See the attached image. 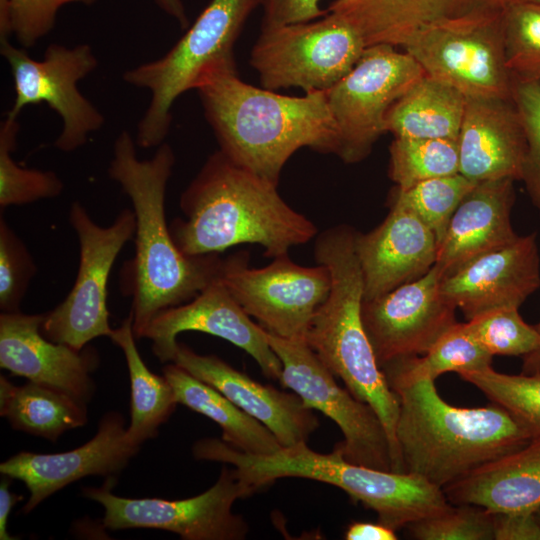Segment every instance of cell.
Listing matches in <instances>:
<instances>
[{
    "label": "cell",
    "mask_w": 540,
    "mask_h": 540,
    "mask_svg": "<svg viewBox=\"0 0 540 540\" xmlns=\"http://www.w3.org/2000/svg\"><path fill=\"white\" fill-rule=\"evenodd\" d=\"M136 141L124 130L114 141L108 174L132 203L135 255L122 269V288L131 297L133 332L143 338L161 311L196 297L219 275V254L190 256L175 244L166 221L165 199L175 154L167 143L140 160Z\"/></svg>",
    "instance_id": "obj_1"
},
{
    "label": "cell",
    "mask_w": 540,
    "mask_h": 540,
    "mask_svg": "<svg viewBox=\"0 0 540 540\" xmlns=\"http://www.w3.org/2000/svg\"><path fill=\"white\" fill-rule=\"evenodd\" d=\"M196 89L220 151L277 186L284 165L300 148L336 154L325 91L278 94L242 81L235 65L209 72Z\"/></svg>",
    "instance_id": "obj_2"
},
{
    "label": "cell",
    "mask_w": 540,
    "mask_h": 540,
    "mask_svg": "<svg viewBox=\"0 0 540 540\" xmlns=\"http://www.w3.org/2000/svg\"><path fill=\"white\" fill-rule=\"evenodd\" d=\"M180 209L184 217L169 227L176 246L190 256L219 254L250 243L275 258L318 234L315 224L281 197L277 185L220 150L207 158L183 191Z\"/></svg>",
    "instance_id": "obj_3"
},
{
    "label": "cell",
    "mask_w": 540,
    "mask_h": 540,
    "mask_svg": "<svg viewBox=\"0 0 540 540\" xmlns=\"http://www.w3.org/2000/svg\"><path fill=\"white\" fill-rule=\"evenodd\" d=\"M387 381L400 403L395 435L404 471L440 488L534 438L514 415L496 403L456 407L442 399L435 380Z\"/></svg>",
    "instance_id": "obj_4"
},
{
    "label": "cell",
    "mask_w": 540,
    "mask_h": 540,
    "mask_svg": "<svg viewBox=\"0 0 540 540\" xmlns=\"http://www.w3.org/2000/svg\"><path fill=\"white\" fill-rule=\"evenodd\" d=\"M355 235L342 224L315 238L314 257L329 269L331 289L311 319L305 342L354 397L375 410L389 437L392 471L405 472L395 435L399 399L377 362L362 321L364 285Z\"/></svg>",
    "instance_id": "obj_5"
},
{
    "label": "cell",
    "mask_w": 540,
    "mask_h": 540,
    "mask_svg": "<svg viewBox=\"0 0 540 540\" xmlns=\"http://www.w3.org/2000/svg\"><path fill=\"white\" fill-rule=\"evenodd\" d=\"M192 453L197 460L232 465L240 480L254 492L289 477L336 486L354 501L373 510L378 522L394 530L406 528L451 505L443 489L423 477L351 463L337 447L323 454L302 442L260 456L244 453L222 439L203 438L194 443Z\"/></svg>",
    "instance_id": "obj_6"
},
{
    "label": "cell",
    "mask_w": 540,
    "mask_h": 540,
    "mask_svg": "<svg viewBox=\"0 0 540 540\" xmlns=\"http://www.w3.org/2000/svg\"><path fill=\"white\" fill-rule=\"evenodd\" d=\"M257 0H211L182 38L161 58L128 69L123 80L151 92L137 124L136 144L158 147L166 138L176 99L218 68L235 65L233 46Z\"/></svg>",
    "instance_id": "obj_7"
},
{
    "label": "cell",
    "mask_w": 540,
    "mask_h": 540,
    "mask_svg": "<svg viewBox=\"0 0 540 540\" xmlns=\"http://www.w3.org/2000/svg\"><path fill=\"white\" fill-rule=\"evenodd\" d=\"M366 47L347 21L329 12L308 22L262 26L250 63L263 88L327 91L351 71Z\"/></svg>",
    "instance_id": "obj_8"
},
{
    "label": "cell",
    "mask_w": 540,
    "mask_h": 540,
    "mask_svg": "<svg viewBox=\"0 0 540 540\" xmlns=\"http://www.w3.org/2000/svg\"><path fill=\"white\" fill-rule=\"evenodd\" d=\"M68 219L79 241L77 276L66 298L44 313L40 329L47 339L82 350L113 331L107 307L109 276L122 248L134 238L136 219L126 208L112 224L100 226L78 201L71 204Z\"/></svg>",
    "instance_id": "obj_9"
},
{
    "label": "cell",
    "mask_w": 540,
    "mask_h": 540,
    "mask_svg": "<svg viewBox=\"0 0 540 540\" xmlns=\"http://www.w3.org/2000/svg\"><path fill=\"white\" fill-rule=\"evenodd\" d=\"M425 75L406 51L367 46L351 71L325 91L337 133L336 155L346 163L366 158L385 133L390 107Z\"/></svg>",
    "instance_id": "obj_10"
},
{
    "label": "cell",
    "mask_w": 540,
    "mask_h": 540,
    "mask_svg": "<svg viewBox=\"0 0 540 540\" xmlns=\"http://www.w3.org/2000/svg\"><path fill=\"white\" fill-rule=\"evenodd\" d=\"M116 477H107L100 487H84L85 497L104 507L103 525L111 530L150 528L178 534L185 540H243L249 532L246 520L233 512L237 499L254 494L223 466L213 486L182 500L125 498L112 493Z\"/></svg>",
    "instance_id": "obj_11"
},
{
    "label": "cell",
    "mask_w": 540,
    "mask_h": 540,
    "mask_svg": "<svg viewBox=\"0 0 540 540\" xmlns=\"http://www.w3.org/2000/svg\"><path fill=\"white\" fill-rule=\"evenodd\" d=\"M0 52L9 64L15 90L6 116L18 118L25 106L46 103L62 120V131L54 142L62 152L79 149L103 126V114L78 88V82L98 66L89 44L68 48L51 43L43 58L35 60L24 48L0 39Z\"/></svg>",
    "instance_id": "obj_12"
},
{
    "label": "cell",
    "mask_w": 540,
    "mask_h": 540,
    "mask_svg": "<svg viewBox=\"0 0 540 540\" xmlns=\"http://www.w3.org/2000/svg\"><path fill=\"white\" fill-rule=\"evenodd\" d=\"M248 260L245 251L222 259L219 280L265 330L284 339L305 341L311 319L331 289L327 266H301L288 254L261 268H250Z\"/></svg>",
    "instance_id": "obj_13"
},
{
    "label": "cell",
    "mask_w": 540,
    "mask_h": 540,
    "mask_svg": "<svg viewBox=\"0 0 540 540\" xmlns=\"http://www.w3.org/2000/svg\"><path fill=\"white\" fill-rule=\"evenodd\" d=\"M503 9L431 28L404 50L427 76L454 87L466 98H511Z\"/></svg>",
    "instance_id": "obj_14"
},
{
    "label": "cell",
    "mask_w": 540,
    "mask_h": 540,
    "mask_svg": "<svg viewBox=\"0 0 540 540\" xmlns=\"http://www.w3.org/2000/svg\"><path fill=\"white\" fill-rule=\"evenodd\" d=\"M271 348L282 364L279 382L304 405L330 418L344 440L336 447L349 462L392 471L387 431L375 410L342 388L305 341L288 340L266 330Z\"/></svg>",
    "instance_id": "obj_15"
},
{
    "label": "cell",
    "mask_w": 540,
    "mask_h": 540,
    "mask_svg": "<svg viewBox=\"0 0 540 540\" xmlns=\"http://www.w3.org/2000/svg\"><path fill=\"white\" fill-rule=\"evenodd\" d=\"M442 276L434 265L419 279L362 302L363 325L380 367L425 354L457 322V308L440 292Z\"/></svg>",
    "instance_id": "obj_16"
},
{
    "label": "cell",
    "mask_w": 540,
    "mask_h": 540,
    "mask_svg": "<svg viewBox=\"0 0 540 540\" xmlns=\"http://www.w3.org/2000/svg\"><path fill=\"white\" fill-rule=\"evenodd\" d=\"M198 331L222 338L248 353L270 379L281 377L282 364L268 343L266 330L242 309L217 277L190 301L159 312L143 338L161 362H171L177 336Z\"/></svg>",
    "instance_id": "obj_17"
},
{
    "label": "cell",
    "mask_w": 540,
    "mask_h": 540,
    "mask_svg": "<svg viewBox=\"0 0 540 540\" xmlns=\"http://www.w3.org/2000/svg\"><path fill=\"white\" fill-rule=\"evenodd\" d=\"M139 449L129 441L122 415L112 411L101 418L95 436L82 446L52 454L22 451L2 462L0 472L25 484L30 496L22 512L28 514L43 500L83 477H116Z\"/></svg>",
    "instance_id": "obj_18"
},
{
    "label": "cell",
    "mask_w": 540,
    "mask_h": 540,
    "mask_svg": "<svg viewBox=\"0 0 540 540\" xmlns=\"http://www.w3.org/2000/svg\"><path fill=\"white\" fill-rule=\"evenodd\" d=\"M536 234L481 254L442 276L440 292L468 320L484 313L518 308L540 286Z\"/></svg>",
    "instance_id": "obj_19"
},
{
    "label": "cell",
    "mask_w": 540,
    "mask_h": 540,
    "mask_svg": "<svg viewBox=\"0 0 540 540\" xmlns=\"http://www.w3.org/2000/svg\"><path fill=\"white\" fill-rule=\"evenodd\" d=\"M43 319L44 313L1 312V368L87 403L95 388L91 373L99 364L97 351L47 339L40 329Z\"/></svg>",
    "instance_id": "obj_20"
},
{
    "label": "cell",
    "mask_w": 540,
    "mask_h": 540,
    "mask_svg": "<svg viewBox=\"0 0 540 540\" xmlns=\"http://www.w3.org/2000/svg\"><path fill=\"white\" fill-rule=\"evenodd\" d=\"M355 251L367 301L425 275L436 263L438 241L410 208L391 200L380 225L366 234L356 231Z\"/></svg>",
    "instance_id": "obj_21"
},
{
    "label": "cell",
    "mask_w": 540,
    "mask_h": 540,
    "mask_svg": "<svg viewBox=\"0 0 540 540\" xmlns=\"http://www.w3.org/2000/svg\"><path fill=\"white\" fill-rule=\"evenodd\" d=\"M172 363L226 396L244 412L266 426L282 447L307 442L319 419L294 392L262 384L216 355H201L177 344Z\"/></svg>",
    "instance_id": "obj_22"
},
{
    "label": "cell",
    "mask_w": 540,
    "mask_h": 540,
    "mask_svg": "<svg viewBox=\"0 0 540 540\" xmlns=\"http://www.w3.org/2000/svg\"><path fill=\"white\" fill-rule=\"evenodd\" d=\"M458 146L467 179L521 180L527 143L512 98H466Z\"/></svg>",
    "instance_id": "obj_23"
},
{
    "label": "cell",
    "mask_w": 540,
    "mask_h": 540,
    "mask_svg": "<svg viewBox=\"0 0 540 540\" xmlns=\"http://www.w3.org/2000/svg\"><path fill=\"white\" fill-rule=\"evenodd\" d=\"M506 0H335L329 7L367 46L405 47L423 32L501 9Z\"/></svg>",
    "instance_id": "obj_24"
},
{
    "label": "cell",
    "mask_w": 540,
    "mask_h": 540,
    "mask_svg": "<svg viewBox=\"0 0 540 540\" xmlns=\"http://www.w3.org/2000/svg\"><path fill=\"white\" fill-rule=\"evenodd\" d=\"M514 181L502 178L478 182L461 201L438 245L435 265L443 276L519 237L511 223Z\"/></svg>",
    "instance_id": "obj_25"
},
{
    "label": "cell",
    "mask_w": 540,
    "mask_h": 540,
    "mask_svg": "<svg viewBox=\"0 0 540 540\" xmlns=\"http://www.w3.org/2000/svg\"><path fill=\"white\" fill-rule=\"evenodd\" d=\"M442 489L450 504L535 512L540 506V437Z\"/></svg>",
    "instance_id": "obj_26"
},
{
    "label": "cell",
    "mask_w": 540,
    "mask_h": 540,
    "mask_svg": "<svg viewBox=\"0 0 540 540\" xmlns=\"http://www.w3.org/2000/svg\"><path fill=\"white\" fill-rule=\"evenodd\" d=\"M163 375L173 388L178 404L214 421L222 430V440L252 455H271L282 448L273 433L226 396L176 365L163 367Z\"/></svg>",
    "instance_id": "obj_27"
},
{
    "label": "cell",
    "mask_w": 540,
    "mask_h": 540,
    "mask_svg": "<svg viewBox=\"0 0 540 540\" xmlns=\"http://www.w3.org/2000/svg\"><path fill=\"white\" fill-rule=\"evenodd\" d=\"M466 97L426 74L388 110L385 131L403 138L458 140Z\"/></svg>",
    "instance_id": "obj_28"
},
{
    "label": "cell",
    "mask_w": 540,
    "mask_h": 540,
    "mask_svg": "<svg viewBox=\"0 0 540 540\" xmlns=\"http://www.w3.org/2000/svg\"><path fill=\"white\" fill-rule=\"evenodd\" d=\"M0 415L15 429L55 442L87 423L86 403L49 386L14 385L0 377Z\"/></svg>",
    "instance_id": "obj_29"
},
{
    "label": "cell",
    "mask_w": 540,
    "mask_h": 540,
    "mask_svg": "<svg viewBox=\"0 0 540 540\" xmlns=\"http://www.w3.org/2000/svg\"><path fill=\"white\" fill-rule=\"evenodd\" d=\"M109 338L123 352L128 367L131 405L127 437L140 446L156 437L178 404L172 386L165 378L154 374L145 365L135 343L132 319L128 315L113 329Z\"/></svg>",
    "instance_id": "obj_30"
},
{
    "label": "cell",
    "mask_w": 540,
    "mask_h": 540,
    "mask_svg": "<svg viewBox=\"0 0 540 540\" xmlns=\"http://www.w3.org/2000/svg\"><path fill=\"white\" fill-rule=\"evenodd\" d=\"M492 357L478 340L468 322H456L422 357L393 360L381 367L386 379L435 380L446 372L458 374L491 366Z\"/></svg>",
    "instance_id": "obj_31"
},
{
    "label": "cell",
    "mask_w": 540,
    "mask_h": 540,
    "mask_svg": "<svg viewBox=\"0 0 540 540\" xmlns=\"http://www.w3.org/2000/svg\"><path fill=\"white\" fill-rule=\"evenodd\" d=\"M457 173L458 140L395 137L391 143L389 176L398 189Z\"/></svg>",
    "instance_id": "obj_32"
},
{
    "label": "cell",
    "mask_w": 540,
    "mask_h": 540,
    "mask_svg": "<svg viewBox=\"0 0 540 540\" xmlns=\"http://www.w3.org/2000/svg\"><path fill=\"white\" fill-rule=\"evenodd\" d=\"M20 125L17 118L6 116L0 126V208L21 206L58 197L64 184L53 171L24 168L12 153Z\"/></svg>",
    "instance_id": "obj_33"
},
{
    "label": "cell",
    "mask_w": 540,
    "mask_h": 540,
    "mask_svg": "<svg viewBox=\"0 0 540 540\" xmlns=\"http://www.w3.org/2000/svg\"><path fill=\"white\" fill-rule=\"evenodd\" d=\"M459 375L514 415L534 438L540 437V373L510 375L490 366Z\"/></svg>",
    "instance_id": "obj_34"
},
{
    "label": "cell",
    "mask_w": 540,
    "mask_h": 540,
    "mask_svg": "<svg viewBox=\"0 0 540 540\" xmlns=\"http://www.w3.org/2000/svg\"><path fill=\"white\" fill-rule=\"evenodd\" d=\"M460 173L420 182L406 190L396 188L391 196L410 208L442 241L451 217L476 185Z\"/></svg>",
    "instance_id": "obj_35"
},
{
    "label": "cell",
    "mask_w": 540,
    "mask_h": 540,
    "mask_svg": "<svg viewBox=\"0 0 540 540\" xmlns=\"http://www.w3.org/2000/svg\"><path fill=\"white\" fill-rule=\"evenodd\" d=\"M503 27L511 77H540V2L506 0Z\"/></svg>",
    "instance_id": "obj_36"
},
{
    "label": "cell",
    "mask_w": 540,
    "mask_h": 540,
    "mask_svg": "<svg viewBox=\"0 0 540 540\" xmlns=\"http://www.w3.org/2000/svg\"><path fill=\"white\" fill-rule=\"evenodd\" d=\"M468 324L491 355L527 356L540 351V334L527 324L518 308H502L479 315Z\"/></svg>",
    "instance_id": "obj_37"
},
{
    "label": "cell",
    "mask_w": 540,
    "mask_h": 540,
    "mask_svg": "<svg viewBox=\"0 0 540 540\" xmlns=\"http://www.w3.org/2000/svg\"><path fill=\"white\" fill-rule=\"evenodd\" d=\"M97 0H0V39L13 35L28 49L49 34L61 7L71 3L93 5Z\"/></svg>",
    "instance_id": "obj_38"
},
{
    "label": "cell",
    "mask_w": 540,
    "mask_h": 540,
    "mask_svg": "<svg viewBox=\"0 0 540 540\" xmlns=\"http://www.w3.org/2000/svg\"><path fill=\"white\" fill-rule=\"evenodd\" d=\"M417 540H492V512L476 505L452 506L406 527Z\"/></svg>",
    "instance_id": "obj_39"
},
{
    "label": "cell",
    "mask_w": 540,
    "mask_h": 540,
    "mask_svg": "<svg viewBox=\"0 0 540 540\" xmlns=\"http://www.w3.org/2000/svg\"><path fill=\"white\" fill-rule=\"evenodd\" d=\"M511 98L527 143L521 180L532 203L540 210V77H512Z\"/></svg>",
    "instance_id": "obj_40"
},
{
    "label": "cell",
    "mask_w": 540,
    "mask_h": 540,
    "mask_svg": "<svg viewBox=\"0 0 540 540\" xmlns=\"http://www.w3.org/2000/svg\"><path fill=\"white\" fill-rule=\"evenodd\" d=\"M37 266L27 246L0 215V309L19 312Z\"/></svg>",
    "instance_id": "obj_41"
},
{
    "label": "cell",
    "mask_w": 540,
    "mask_h": 540,
    "mask_svg": "<svg viewBox=\"0 0 540 540\" xmlns=\"http://www.w3.org/2000/svg\"><path fill=\"white\" fill-rule=\"evenodd\" d=\"M321 0H257L263 7L262 26H281L315 20L327 14L320 8Z\"/></svg>",
    "instance_id": "obj_42"
},
{
    "label": "cell",
    "mask_w": 540,
    "mask_h": 540,
    "mask_svg": "<svg viewBox=\"0 0 540 540\" xmlns=\"http://www.w3.org/2000/svg\"><path fill=\"white\" fill-rule=\"evenodd\" d=\"M495 540H540V522L533 511L492 512Z\"/></svg>",
    "instance_id": "obj_43"
},
{
    "label": "cell",
    "mask_w": 540,
    "mask_h": 540,
    "mask_svg": "<svg viewBox=\"0 0 540 540\" xmlns=\"http://www.w3.org/2000/svg\"><path fill=\"white\" fill-rule=\"evenodd\" d=\"M346 540H396V530L380 523L352 522L345 530Z\"/></svg>",
    "instance_id": "obj_44"
},
{
    "label": "cell",
    "mask_w": 540,
    "mask_h": 540,
    "mask_svg": "<svg viewBox=\"0 0 540 540\" xmlns=\"http://www.w3.org/2000/svg\"><path fill=\"white\" fill-rule=\"evenodd\" d=\"M3 476L0 484V539L14 540L17 537H13L8 533L7 521L12 508L17 502L23 500V496L11 492L9 486L12 479L8 476Z\"/></svg>",
    "instance_id": "obj_45"
},
{
    "label": "cell",
    "mask_w": 540,
    "mask_h": 540,
    "mask_svg": "<svg viewBox=\"0 0 540 540\" xmlns=\"http://www.w3.org/2000/svg\"><path fill=\"white\" fill-rule=\"evenodd\" d=\"M154 2L163 12L174 18L182 28L188 26V19L182 0H154Z\"/></svg>",
    "instance_id": "obj_46"
},
{
    "label": "cell",
    "mask_w": 540,
    "mask_h": 540,
    "mask_svg": "<svg viewBox=\"0 0 540 540\" xmlns=\"http://www.w3.org/2000/svg\"><path fill=\"white\" fill-rule=\"evenodd\" d=\"M540 334V321L535 326ZM523 373H540V351L524 356Z\"/></svg>",
    "instance_id": "obj_47"
},
{
    "label": "cell",
    "mask_w": 540,
    "mask_h": 540,
    "mask_svg": "<svg viewBox=\"0 0 540 540\" xmlns=\"http://www.w3.org/2000/svg\"><path fill=\"white\" fill-rule=\"evenodd\" d=\"M535 514H536V517L537 519L539 520L540 522V506L537 508V510L535 511Z\"/></svg>",
    "instance_id": "obj_48"
},
{
    "label": "cell",
    "mask_w": 540,
    "mask_h": 540,
    "mask_svg": "<svg viewBox=\"0 0 540 540\" xmlns=\"http://www.w3.org/2000/svg\"><path fill=\"white\" fill-rule=\"evenodd\" d=\"M532 1L540 2V0H532Z\"/></svg>",
    "instance_id": "obj_49"
}]
</instances>
